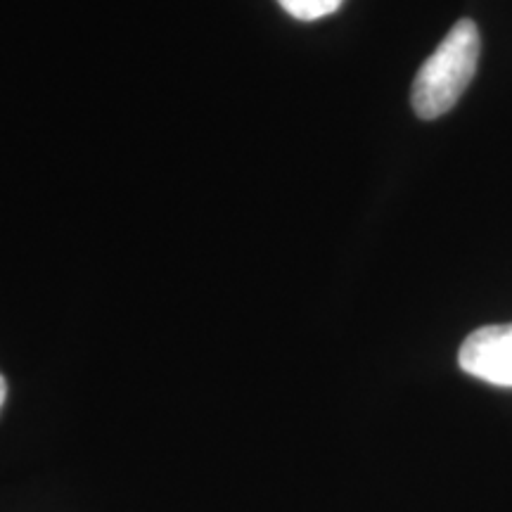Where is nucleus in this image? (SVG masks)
<instances>
[{
    "instance_id": "obj_3",
    "label": "nucleus",
    "mask_w": 512,
    "mask_h": 512,
    "mask_svg": "<svg viewBox=\"0 0 512 512\" xmlns=\"http://www.w3.org/2000/svg\"><path fill=\"white\" fill-rule=\"evenodd\" d=\"M292 17L302 19V22H313V19L328 17L339 10L342 0H278Z\"/></svg>"
},
{
    "instance_id": "obj_4",
    "label": "nucleus",
    "mask_w": 512,
    "mask_h": 512,
    "mask_svg": "<svg viewBox=\"0 0 512 512\" xmlns=\"http://www.w3.org/2000/svg\"><path fill=\"white\" fill-rule=\"evenodd\" d=\"M5 399H8V382H5V377L0 375V411H3Z\"/></svg>"
},
{
    "instance_id": "obj_2",
    "label": "nucleus",
    "mask_w": 512,
    "mask_h": 512,
    "mask_svg": "<svg viewBox=\"0 0 512 512\" xmlns=\"http://www.w3.org/2000/svg\"><path fill=\"white\" fill-rule=\"evenodd\" d=\"M458 363L477 380L512 387V323L486 325L467 335Z\"/></svg>"
},
{
    "instance_id": "obj_1",
    "label": "nucleus",
    "mask_w": 512,
    "mask_h": 512,
    "mask_svg": "<svg viewBox=\"0 0 512 512\" xmlns=\"http://www.w3.org/2000/svg\"><path fill=\"white\" fill-rule=\"evenodd\" d=\"M479 46V31L472 19L453 24L413 81L411 100L420 119H437L456 107L477 72Z\"/></svg>"
}]
</instances>
